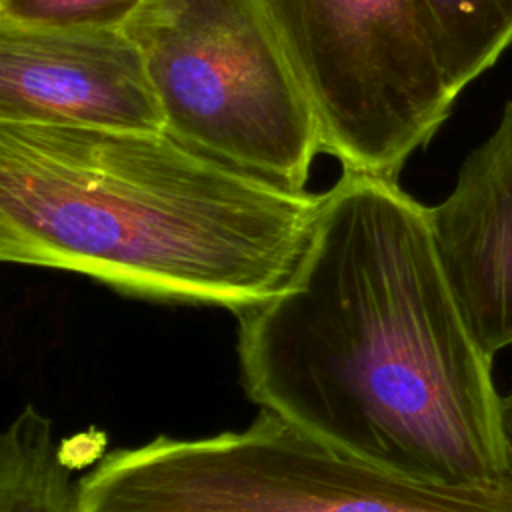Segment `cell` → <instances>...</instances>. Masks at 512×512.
Listing matches in <instances>:
<instances>
[{
	"mask_svg": "<svg viewBox=\"0 0 512 512\" xmlns=\"http://www.w3.org/2000/svg\"><path fill=\"white\" fill-rule=\"evenodd\" d=\"M76 512H512V476L406 480L260 410L242 430L108 452L76 482Z\"/></svg>",
	"mask_w": 512,
	"mask_h": 512,
	"instance_id": "3",
	"label": "cell"
},
{
	"mask_svg": "<svg viewBox=\"0 0 512 512\" xmlns=\"http://www.w3.org/2000/svg\"><path fill=\"white\" fill-rule=\"evenodd\" d=\"M320 204L166 130L0 122V260L128 298L240 318L288 284Z\"/></svg>",
	"mask_w": 512,
	"mask_h": 512,
	"instance_id": "2",
	"label": "cell"
},
{
	"mask_svg": "<svg viewBox=\"0 0 512 512\" xmlns=\"http://www.w3.org/2000/svg\"><path fill=\"white\" fill-rule=\"evenodd\" d=\"M430 220L468 328L494 358L512 346V100Z\"/></svg>",
	"mask_w": 512,
	"mask_h": 512,
	"instance_id": "7",
	"label": "cell"
},
{
	"mask_svg": "<svg viewBox=\"0 0 512 512\" xmlns=\"http://www.w3.org/2000/svg\"><path fill=\"white\" fill-rule=\"evenodd\" d=\"M0 122L164 130L144 56L126 28L0 26Z\"/></svg>",
	"mask_w": 512,
	"mask_h": 512,
	"instance_id": "6",
	"label": "cell"
},
{
	"mask_svg": "<svg viewBox=\"0 0 512 512\" xmlns=\"http://www.w3.org/2000/svg\"><path fill=\"white\" fill-rule=\"evenodd\" d=\"M246 396L406 480L512 476L504 398L442 266L430 206L342 172L288 284L238 318Z\"/></svg>",
	"mask_w": 512,
	"mask_h": 512,
	"instance_id": "1",
	"label": "cell"
},
{
	"mask_svg": "<svg viewBox=\"0 0 512 512\" xmlns=\"http://www.w3.org/2000/svg\"><path fill=\"white\" fill-rule=\"evenodd\" d=\"M504 422H506V436H508V446H510V458H512V390L504 398Z\"/></svg>",
	"mask_w": 512,
	"mask_h": 512,
	"instance_id": "11",
	"label": "cell"
},
{
	"mask_svg": "<svg viewBox=\"0 0 512 512\" xmlns=\"http://www.w3.org/2000/svg\"><path fill=\"white\" fill-rule=\"evenodd\" d=\"M126 32L144 56L168 134L306 190L320 132L260 0H146Z\"/></svg>",
	"mask_w": 512,
	"mask_h": 512,
	"instance_id": "4",
	"label": "cell"
},
{
	"mask_svg": "<svg viewBox=\"0 0 512 512\" xmlns=\"http://www.w3.org/2000/svg\"><path fill=\"white\" fill-rule=\"evenodd\" d=\"M342 172L398 180L450 116L418 0H260Z\"/></svg>",
	"mask_w": 512,
	"mask_h": 512,
	"instance_id": "5",
	"label": "cell"
},
{
	"mask_svg": "<svg viewBox=\"0 0 512 512\" xmlns=\"http://www.w3.org/2000/svg\"><path fill=\"white\" fill-rule=\"evenodd\" d=\"M146 0H0V26L40 30L126 28Z\"/></svg>",
	"mask_w": 512,
	"mask_h": 512,
	"instance_id": "10",
	"label": "cell"
},
{
	"mask_svg": "<svg viewBox=\"0 0 512 512\" xmlns=\"http://www.w3.org/2000/svg\"><path fill=\"white\" fill-rule=\"evenodd\" d=\"M0 512H76V484L54 428L24 406L0 438Z\"/></svg>",
	"mask_w": 512,
	"mask_h": 512,
	"instance_id": "8",
	"label": "cell"
},
{
	"mask_svg": "<svg viewBox=\"0 0 512 512\" xmlns=\"http://www.w3.org/2000/svg\"><path fill=\"white\" fill-rule=\"evenodd\" d=\"M450 88L460 94L512 44V0H418Z\"/></svg>",
	"mask_w": 512,
	"mask_h": 512,
	"instance_id": "9",
	"label": "cell"
}]
</instances>
